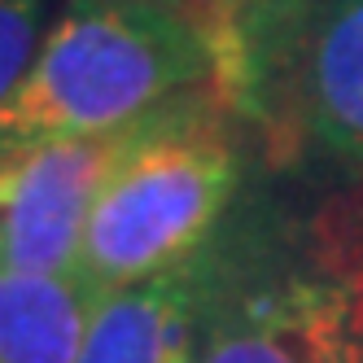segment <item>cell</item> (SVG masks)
<instances>
[{"mask_svg": "<svg viewBox=\"0 0 363 363\" xmlns=\"http://www.w3.org/2000/svg\"><path fill=\"white\" fill-rule=\"evenodd\" d=\"M219 79L211 27L167 0H66L0 106V145L118 136Z\"/></svg>", "mask_w": 363, "mask_h": 363, "instance_id": "6da1fadb", "label": "cell"}, {"mask_svg": "<svg viewBox=\"0 0 363 363\" xmlns=\"http://www.w3.org/2000/svg\"><path fill=\"white\" fill-rule=\"evenodd\" d=\"M237 171V145L201 92L145 118L127 132L88 215L79 276L110 294L197 258L232 201Z\"/></svg>", "mask_w": 363, "mask_h": 363, "instance_id": "7a4b0ae2", "label": "cell"}, {"mask_svg": "<svg viewBox=\"0 0 363 363\" xmlns=\"http://www.w3.org/2000/svg\"><path fill=\"white\" fill-rule=\"evenodd\" d=\"M127 132L0 145V272H79L88 215Z\"/></svg>", "mask_w": 363, "mask_h": 363, "instance_id": "3957f363", "label": "cell"}, {"mask_svg": "<svg viewBox=\"0 0 363 363\" xmlns=\"http://www.w3.org/2000/svg\"><path fill=\"white\" fill-rule=\"evenodd\" d=\"M359 354L346 294L320 280H284L219 306L197 346V363H359Z\"/></svg>", "mask_w": 363, "mask_h": 363, "instance_id": "277c9868", "label": "cell"}, {"mask_svg": "<svg viewBox=\"0 0 363 363\" xmlns=\"http://www.w3.org/2000/svg\"><path fill=\"white\" fill-rule=\"evenodd\" d=\"M206 328V272L179 263L101 298L74 363H197Z\"/></svg>", "mask_w": 363, "mask_h": 363, "instance_id": "5b68a950", "label": "cell"}, {"mask_svg": "<svg viewBox=\"0 0 363 363\" xmlns=\"http://www.w3.org/2000/svg\"><path fill=\"white\" fill-rule=\"evenodd\" d=\"M284 62L298 70L311 136L333 158L363 167V0H315Z\"/></svg>", "mask_w": 363, "mask_h": 363, "instance_id": "8992f818", "label": "cell"}, {"mask_svg": "<svg viewBox=\"0 0 363 363\" xmlns=\"http://www.w3.org/2000/svg\"><path fill=\"white\" fill-rule=\"evenodd\" d=\"M101 298L79 272H0V363H74Z\"/></svg>", "mask_w": 363, "mask_h": 363, "instance_id": "52a82bcc", "label": "cell"}, {"mask_svg": "<svg viewBox=\"0 0 363 363\" xmlns=\"http://www.w3.org/2000/svg\"><path fill=\"white\" fill-rule=\"evenodd\" d=\"M315 0H219L215 18L206 22L215 40L219 84L232 96H245L272 62H284L289 44Z\"/></svg>", "mask_w": 363, "mask_h": 363, "instance_id": "ba28073f", "label": "cell"}, {"mask_svg": "<svg viewBox=\"0 0 363 363\" xmlns=\"http://www.w3.org/2000/svg\"><path fill=\"white\" fill-rule=\"evenodd\" d=\"M53 0H0V106L31 70L40 44L48 35Z\"/></svg>", "mask_w": 363, "mask_h": 363, "instance_id": "9c48e42d", "label": "cell"}, {"mask_svg": "<svg viewBox=\"0 0 363 363\" xmlns=\"http://www.w3.org/2000/svg\"><path fill=\"white\" fill-rule=\"evenodd\" d=\"M359 363H363V354H359Z\"/></svg>", "mask_w": 363, "mask_h": 363, "instance_id": "30bf717a", "label": "cell"}]
</instances>
